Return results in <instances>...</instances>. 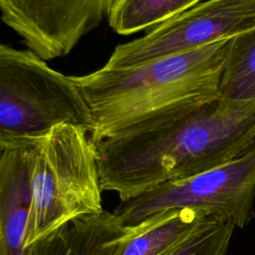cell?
I'll list each match as a JSON object with an SVG mask.
<instances>
[{
  "instance_id": "cell-11",
  "label": "cell",
  "mask_w": 255,
  "mask_h": 255,
  "mask_svg": "<svg viewBox=\"0 0 255 255\" xmlns=\"http://www.w3.org/2000/svg\"><path fill=\"white\" fill-rule=\"evenodd\" d=\"M219 96L236 101L255 100V29L230 39Z\"/></svg>"
},
{
  "instance_id": "cell-3",
  "label": "cell",
  "mask_w": 255,
  "mask_h": 255,
  "mask_svg": "<svg viewBox=\"0 0 255 255\" xmlns=\"http://www.w3.org/2000/svg\"><path fill=\"white\" fill-rule=\"evenodd\" d=\"M88 133L59 126L41 135L18 136L31 188L27 248L74 220L105 210L98 153Z\"/></svg>"
},
{
  "instance_id": "cell-4",
  "label": "cell",
  "mask_w": 255,
  "mask_h": 255,
  "mask_svg": "<svg viewBox=\"0 0 255 255\" xmlns=\"http://www.w3.org/2000/svg\"><path fill=\"white\" fill-rule=\"evenodd\" d=\"M59 126L90 133L89 106L73 76L34 52L0 46V137L41 135Z\"/></svg>"
},
{
  "instance_id": "cell-6",
  "label": "cell",
  "mask_w": 255,
  "mask_h": 255,
  "mask_svg": "<svg viewBox=\"0 0 255 255\" xmlns=\"http://www.w3.org/2000/svg\"><path fill=\"white\" fill-rule=\"evenodd\" d=\"M255 29V0H207L121 44L105 67L124 69L186 53Z\"/></svg>"
},
{
  "instance_id": "cell-1",
  "label": "cell",
  "mask_w": 255,
  "mask_h": 255,
  "mask_svg": "<svg viewBox=\"0 0 255 255\" xmlns=\"http://www.w3.org/2000/svg\"><path fill=\"white\" fill-rule=\"evenodd\" d=\"M255 143V100L220 96L150 128L94 143L103 191L121 200L229 162Z\"/></svg>"
},
{
  "instance_id": "cell-8",
  "label": "cell",
  "mask_w": 255,
  "mask_h": 255,
  "mask_svg": "<svg viewBox=\"0 0 255 255\" xmlns=\"http://www.w3.org/2000/svg\"><path fill=\"white\" fill-rule=\"evenodd\" d=\"M130 230L104 210L74 220L28 247L27 255H112Z\"/></svg>"
},
{
  "instance_id": "cell-12",
  "label": "cell",
  "mask_w": 255,
  "mask_h": 255,
  "mask_svg": "<svg viewBox=\"0 0 255 255\" xmlns=\"http://www.w3.org/2000/svg\"><path fill=\"white\" fill-rule=\"evenodd\" d=\"M114 0H0L34 19L48 23H69L86 18Z\"/></svg>"
},
{
  "instance_id": "cell-5",
  "label": "cell",
  "mask_w": 255,
  "mask_h": 255,
  "mask_svg": "<svg viewBox=\"0 0 255 255\" xmlns=\"http://www.w3.org/2000/svg\"><path fill=\"white\" fill-rule=\"evenodd\" d=\"M254 198L255 143L222 165L121 200L114 213L124 225L135 226L164 211L191 208L242 228L253 216Z\"/></svg>"
},
{
  "instance_id": "cell-7",
  "label": "cell",
  "mask_w": 255,
  "mask_h": 255,
  "mask_svg": "<svg viewBox=\"0 0 255 255\" xmlns=\"http://www.w3.org/2000/svg\"><path fill=\"white\" fill-rule=\"evenodd\" d=\"M31 209L27 160L18 136L0 137V255H27Z\"/></svg>"
},
{
  "instance_id": "cell-10",
  "label": "cell",
  "mask_w": 255,
  "mask_h": 255,
  "mask_svg": "<svg viewBox=\"0 0 255 255\" xmlns=\"http://www.w3.org/2000/svg\"><path fill=\"white\" fill-rule=\"evenodd\" d=\"M202 0H118L110 17L111 28L121 35L151 30L201 3Z\"/></svg>"
},
{
  "instance_id": "cell-9",
  "label": "cell",
  "mask_w": 255,
  "mask_h": 255,
  "mask_svg": "<svg viewBox=\"0 0 255 255\" xmlns=\"http://www.w3.org/2000/svg\"><path fill=\"white\" fill-rule=\"evenodd\" d=\"M208 216L191 208L158 213L129 226L112 255H170Z\"/></svg>"
},
{
  "instance_id": "cell-13",
  "label": "cell",
  "mask_w": 255,
  "mask_h": 255,
  "mask_svg": "<svg viewBox=\"0 0 255 255\" xmlns=\"http://www.w3.org/2000/svg\"><path fill=\"white\" fill-rule=\"evenodd\" d=\"M235 226L208 216L170 255H226Z\"/></svg>"
},
{
  "instance_id": "cell-2",
  "label": "cell",
  "mask_w": 255,
  "mask_h": 255,
  "mask_svg": "<svg viewBox=\"0 0 255 255\" xmlns=\"http://www.w3.org/2000/svg\"><path fill=\"white\" fill-rule=\"evenodd\" d=\"M230 39L139 66L73 76L91 112L93 143L158 125L219 96Z\"/></svg>"
}]
</instances>
